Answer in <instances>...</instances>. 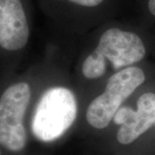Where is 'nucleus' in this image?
Returning <instances> with one entry per match:
<instances>
[{"mask_svg":"<svg viewBox=\"0 0 155 155\" xmlns=\"http://www.w3.org/2000/svg\"><path fill=\"white\" fill-rule=\"evenodd\" d=\"M146 55L142 40L134 32L118 28L107 29L100 36L93 53L84 61L82 73L89 79L103 77L106 72L107 61L115 70L138 63Z\"/></svg>","mask_w":155,"mask_h":155,"instance_id":"obj_1","label":"nucleus"},{"mask_svg":"<svg viewBox=\"0 0 155 155\" xmlns=\"http://www.w3.org/2000/svg\"><path fill=\"white\" fill-rule=\"evenodd\" d=\"M78 114L77 99L71 90L56 86L42 95L34 113L32 132L36 138L50 142L72 127Z\"/></svg>","mask_w":155,"mask_h":155,"instance_id":"obj_2","label":"nucleus"},{"mask_svg":"<svg viewBox=\"0 0 155 155\" xmlns=\"http://www.w3.org/2000/svg\"><path fill=\"white\" fill-rule=\"evenodd\" d=\"M145 80L143 70L137 67H127L114 73L106 84L104 91L88 106L87 122L97 129L108 127L122 103Z\"/></svg>","mask_w":155,"mask_h":155,"instance_id":"obj_3","label":"nucleus"},{"mask_svg":"<svg viewBox=\"0 0 155 155\" xmlns=\"http://www.w3.org/2000/svg\"><path fill=\"white\" fill-rule=\"evenodd\" d=\"M114 122L121 125L117 131V140L122 145L134 142L155 124V93L147 92L137 101V110L120 107L113 118Z\"/></svg>","mask_w":155,"mask_h":155,"instance_id":"obj_4","label":"nucleus"},{"mask_svg":"<svg viewBox=\"0 0 155 155\" xmlns=\"http://www.w3.org/2000/svg\"><path fill=\"white\" fill-rule=\"evenodd\" d=\"M29 28L21 0H0V47L22 49L28 43Z\"/></svg>","mask_w":155,"mask_h":155,"instance_id":"obj_5","label":"nucleus"},{"mask_svg":"<svg viewBox=\"0 0 155 155\" xmlns=\"http://www.w3.org/2000/svg\"><path fill=\"white\" fill-rule=\"evenodd\" d=\"M31 90L28 83L19 82L6 89L0 97V125L21 127L28 109Z\"/></svg>","mask_w":155,"mask_h":155,"instance_id":"obj_6","label":"nucleus"},{"mask_svg":"<svg viewBox=\"0 0 155 155\" xmlns=\"http://www.w3.org/2000/svg\"><path fill=\"white\" fill-rule=\"evenodd\" d=\"M67 1L73 3V4L79 6L91 8V7H96V6L99 5L100 4H102L104 0H67Z\"/></svg>","mask_w":155,"mask_h":155,"instance_id":"obj_7","label":"nucleus"},{"mask_svg":"<svg viewBox=\"0 0 155 155\" xmlns=\"http://www.w3.org/2000/svg\"><path fill=\"white\" fill-rule=\"evenodd\" d=\"M148 10L151 14L155 16V0H148Z\"/></svg>","mask_w":155,"mask_h":155,"instance_id":"obj_8","label":"nucleus"}]
</instances>
